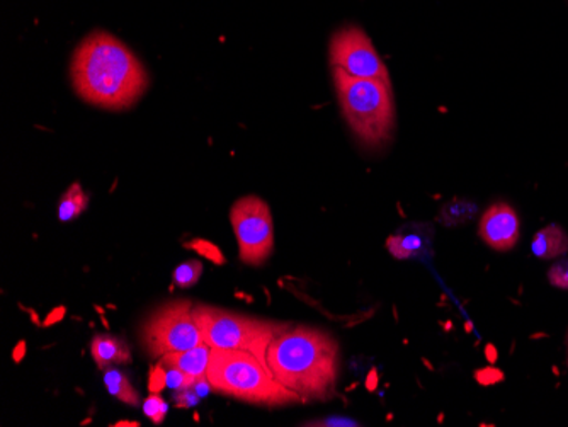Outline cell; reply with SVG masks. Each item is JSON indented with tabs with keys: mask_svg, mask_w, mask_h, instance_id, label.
<instances>
[{
	"mask_svg": "<svg viewBox=\"0 0 568 427\" xmlns=\"http://www.w3.org/2000/svg\"><path fill=\"white\" fill-rule=\"evenodd\" d=\"M201 273H203L201 261H186V263L179 264L172 273V285L178 288H191L200 282Z\"/></svg>",
	"mask_w": 568,
	"mask_h": 427,
	"instance_id": "2e32d148",
	"label": "cell"
},
{
	"mask_svg": "<svg viewBox=\"0 0 568 427\" xmlns=\"http://www.w3.org/2000/svg\"><path fill=\"white\" fill-rule=\"evenodd\" d=\"M186 248H191V251L200 254L204 260L212 261V263H225V257H223L222 251H220L215 244H212V242L203 241V238H196V241L187 242Z\"/></svg>",
	"mask_w": 568,
	"mask_h": 427,
	"instance_id": "d6986e66",
	"label": "cell"
},
{
	"mask_svg": "<svg viewBox=\"0 0 568 427\" xmlns=\"http://www.w3.org/2000/svg\"><path fill=\"white\" fill-rule=\"evenodd\" d=\"M193 317L203 334L204 344L222 349L247 350L266 366L271 343L288 329V325L280 322L248 317L212 305H194Z\"/></svg>",
	"mask_w": 568,
	"mask_h": 427,
	"instance_id": "5b68a950",
	"label": "cell"
},
{
	"mask_svg": "<svg viewBox=\"0 0 568 427\" xmlns=\"http://www.w3.org/2000/svg\"><path fill=\"white\" fill-rule=\"evenodd\" d=\"M434 227L430 223H407L386 241V248L397 260L427 261L433 256Z\"/></svg>",
	"mask_w": 568,
	"mask_h": 427,
	"instance_id": "30bf717a",
	"label": "cell"
},
{
	"mask_svg": "<svg viewBox=\"0 0 568 427\" xmlns=\"http://www.w3.org/2000/svg\"><path fill=\"white\" fill-rule=\"evenodd\" d=\"M267 368L302 400H328L339 376V344L315 327L286 329L271 343Z\"/></svg>",
	"mask_w": 568,
	"mask_h": 427,
	"instance_id": "7a4b0ae2",
	"label": "cell"
},
{
	"mask_svg": "<svg viewBox=\"0 0 568 427\" xmlns=\"http://www.w3.org/2000/svg\"><path fill=\"white\" fill-rule=\"evenodd\" d=\"M531 251L536 257L545 261L565 256L568 253V234L560 225H548L536 232Z\"/></svg>",
	"mask_w": 568,
	"mask_h": 427,
	"instance_id": "4fadbf2b",
	"label": "cell"
},
{
	"mask_svg": "<svg viewBox=\"0 0 568 427\" xmlns=\"http://www.w3.org/2000/svg\"><path fill=\"white\" fill-rule=\"evenodd\" d=\"M332 69H339L353 78L375 79L392 85L390 73L373 47L368 34L357 27H346L332 37L328 47Z\"/></svg>",
	"mask_w": 568,
	"mask_h": 427,
	"instance_id": "ba28073f",
	"label": "cell"
},
{
	"mask_svg": "<svg viewBox=\"0 0 568 427\" xmlns=\"http://www.w3.org/2000/svg\"><path fill=\"white\" fill-rule=\"evenodd\" d=\"M475 210L477 209L471 203L455 200L442 210L439 218H442V223H445V225H458V223L468 222L475 215Z\"/></svg>",
	"mask_w": 568,
	"mask_h": 427,
	"instance_id": "e0dca14e",
	"label": "cell"
},
{
	"mask_svg": "<svg viewBox=\"0 0 568 427\" xmlns=\"http://www.w3.org/2000/svg\"><path fill=\"white\" fill-rule=\"evenodd\" d=\"M210 355H212V347L209 344H201V346L193 347V349L168 353V355L162 356L161 365L164 368L181 369V372L194 376L197 380H204L210 365Z\"/></svg>",
	"mask_w": 568,
	"mask_h": 427,
	"instance_id": "8fae6325",
	"label": "cell"
},
{
	"mask_svg": "<svg viewBox=\"0 0 568 427\" xmlns=\"http://www.w3.org/2000/svg\"><path fill=\"white\" fill-rule=\"evenodd\" d=\"M193 302L175 299L153 312L140 327V343L152 358L204 344L193 317Z\"/></svg>",
	"mask_w": 568,
	"mask_h": 427,
	"instance_id": "8992f818",
	"label": "cell"
},
{
	"mask_svg": "<svg viewBox=\"0 0 568 427\" xmlns=\"http://www.w3.org/2000/svg\"><path fill=\"white\" fill-rule=\"evenodd\" d=\"M209 387L216 394L254 406H292L302 397L274 378L266 365L247 350L212 347L206 369Z\"/></svg>",
	"mask_w": 568,
	"mask_h": 427,
	"instance_id": "3957f363",
	"label": "cell"
},
{
	"mask_svg": "<svg viewBox=\"0 0 568 427\" xmlns=\"http://www.w3.org/2000/svg\"><path fill=\"white\" fill-rule=\"evenodd\" d=\"M230 222L239 242V256L248 266H263L274 248V225L270 206L260 196H244L230 210Z\"/></svg>",
	"mask_w": 568,
	"mask_h": 427,
	"instance_id": "52a82bcc",
	"label": "cell"
},
{
	"mask_svg": "<svg viewBox=\"0 0 568 427\" xmlns=\"http://www.w3.org/2000/svg\"><path fill=\"white\" fill-rule=\"evenodd\" d=\"M70 78L82 101L108 111L130 110L149 89L145 67L106 31L89 34L77 47Z\"/></svg>",
	"mask_w": 568,
	"mask_h": 427,
	"instance_id": "6da1fadb",
	"label": "cell"
},
{
	"mask_svg": "<svg viewBox=\"0 0 568 427\" xmlns=\"http://www.w3.org/2000/svg\"><path fill=\"white\" fill-rule=\"evenodd\" d=\"M334 73L335 92L351 132L368 149L390 142L395 129L392 85L375 79L353 78L339 69Z\"/></svg>",
	"mask_w": 568,
	"mask_h": 427,
	"instance_id": "277c9868",
	"label": "cell"
},
{
	"mask_svg": "<svg viewBox=\"0 0 568 427\" xmlns=\"http://www.w3.org/2000/svg\"><path fill=\"white\" fill-rule=\"evenodd\" d=\"M548 282L555 286V288L568 289V260L557 261L554 266L548 271Z\"/></svg>",
	"mask_w": 568,
	"mask_h": 427,
	"instance_id": "ffe728a7",
	"label": "cell"
},
{
	"mask_svg": "<svg viewBox=\"0 0 568 427\" xmlns=\"http://www.w3.org/2000/svg\"><path fill=\"white\" fill-rule=\"evenodd\" d=\"M91 355L99 369H108L113 365H128L132 362V353L124 340L108 334H98L91 340Z\"/></svg>",
	"mask_w": 568,
	"mask_h": 427,
	"instance_id": "7c38bea8",
	"label": "cell"
},
{
	"mask_svg": "<svg viewBox=\"0 0 568 427\" xmlns=\"http://www.w3.org/2000/svg\"><path fill=\"white\" fill-rule=\"evenodd\" d=\"M481 241L493 247L494 251H510L518 244L521 225L518 213L514 212L506 203H497L484 213L478 228Z\"/></svg>",
	"mask_w": 568,
	"mask_h": 427,
	"instance_id": "9c48e42d",
	"label": "cell"
},
{
	"mask_svg": "<svg viewBox=\"0 0 568 427\" xmlns=\"http://www.w3.org/2000/svg\"><path fill=\"white\" fill-rule=\"evenodd\" d=\"M168 387V372L164 366L159 363L149 375V388L152 394H161Z\"/></svg>",
	"mask_w": 568,
	"mask_h": 427,
	"instance_id": "7402d4cb",
	"label": "cell"
},
{
	"mask_svg": "<svg viewBox=\"0 0 568 427\" xmlns=\"http://www.w3.org/2000/svg\"><path fill=\"white\" fill-rule=\"evenodd\" d=\"M63 315H65V308L59 307L57 311L51 312L50 315H48L47 322H44V325L55 324V322L62 321Z\"/></svg>",
	"mask_w": 568,
	"mask_h": 427,
	"instance_id": "603a6c76",
	"label": "cell"
},
{
	"mask_svg": "<svg viewBox=\"0 0 568 427\" xmlns=\"http://www.w3.org/2000/svg\"><path fill=\"white\" fill-rule=\"evenodd\" d=\"M89 196L82 190L81 184L73 183L65 193L62 194L59 205L60 222H72L77 216L82 215L88 209Z\"/></svg>",
	"mask_w": 568,
	"mask_h": 427,
	"instance_id": "9a60e30c",
	"label": "cell"
},
{
	"mask_svg": "<svg viewBox=\"0 0 568 427\" xmlns=\"http://www.w3.org/2000/svg\"><path fill=\"white\" fill-rule=\"evenodd\" d=\"M197 382H200L197 378L181 372V369L169 368L168 387L175 388V390H187V388L193 387Z\"/></svg>",
	"mask_w": 568,
	"mask_h": 427,
	"instance_id": "44dd1931",
	"label": "cell"
},
{
	"mask_svg": "<svg viewBox=\"0 0 568 427\" xmlns=\"http://www.w3.org/2000/svg\"><path fill=\"white\" fill-rule=\"evenodd\" d=\"M104 385H106L108 392L123 404L133 407L140 406L139 392L132 387L128 376L120 369L108 368V372L104 369Z\"/></svg>",
	"mask_w": 568,
	"mask_h": 427,
	"instance_id": "5bb4252c",
	"label": "cell"
},
{
	"mask_svg": "<svg viewBox=\"0 0 568 427\" xmlns=\"http://www.w3.org/2000/svg\"><path fill=\"white\" fill-rule=\"evenodd\" d=\"M116 426H140L139 423H118Z\"/></svg>",
	"mask_w": 568,
	"mask_h": 427,
	"instance_id": "d4e9b609",
	"label": "cell"
},
{
	"mask_svg": "<svg viewBox=\"0 0 568 427\" xmlns=\"http://www.w3.org/2000/svg\"><path fill=\"white\" fill-rule=\"evenodd\" d=\"M169 407L164 398L159 394H152L145 401H143V413L152 420L153 424H162L168 414Z\"/></svg>",
	"mask_w": 568,
	"mask_h": 427,
	"instance_id": "ac0fdd59",
	"label": "cell"
},
{
	"mask_svg": "<svg viewBox=\"0 0 568 427\" xmlns=\"http://www.w3.org/2000/svg\"><path fill=\"white\" fill-rule=\"evenodd\" d=\"M26 353V344L24 340H21V343L18 344V347H16L14 350V359L16 362H21L22 356H24Z\"/></svg>",
	"mask_w": 568,
	"mask_h": 427,
	"instance_id": "cb8c5ba5",
	"label": "cell"
}]
</instances>
